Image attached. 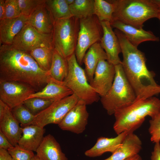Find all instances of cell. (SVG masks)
Listing matches in <instances>:
<instances>
[{
    "instance_id": "obj_1",
    "label": "cell",
    "mask_w": 160,
    "mask_h": 160,
    "mask_svg": "<svg viewBox=\"0 0 160 160\" xmlns=\"http://www.w3.org/2000/svg\"><path fill=\"white\" fill-rule=\"evenodd\" d=\"M51 79L48 72L40 68L29 53L20 50L12 45L0 44V81L24 83L37 92Z\"/></svg>"
},
{
    "instance_id": "obj_2",
    "label": "cell",
    "mask_w": 160,
    "mask_h": 160,
    "mask_svg": "<svg viewBox=\"0 0 160 160\" xmlns=\"http://www.w3.org/2000/svg\"><path fill=\"white\" fill-rule=\"evenodd\" d=\"M114 32L121 48L122 67L136 99H146L160 93V85L154 79L155 73L147 67L144 53L132 44L119 30L116 29Z\"/></svg>"
},
{
    "instance_id": "obj_3",
    "label": "cell",
    "mask_w": 160,
    "mask_h": 160,
    "mask_svg": "<svg viewBox=\"0 0 160 160\" xmlns=\"http://www.w3.org/2000/svg\"><path fill=\"white\" fill-rule=\"evenodd\" d=\"M160 112L159 98L153 96L136 99L131 105L115 112L113 129L117 135L125 132H133L141 125L146 116L153 118Z\"/></svg>"
},
{
    "instance_id": "obj_4",
    "label": "cell",
    "mask_w": 160,
    "mask_h": 160,
    "mask_svg": "<svg viewBox=\"0 0 160 160\" xmlns=\"http://www.w3.org/2000/svg\"><path fill=\"white\" fill-rule=\"evenodd\" d=\"M114 6L112 20H119L138 28L148 20L160 15V0L108 1Z\"/></svg>"
},
{
    "instance_id": "obj_5",
    "label": "cell",
    "mask_w": 160,
    "mask_h": 160,
    "mask_svg": "<svg viewBox=\"0 0 160 160\" xmlns=\"http://www.w3.org/2000/svg\"><path fill=\"white\" fill-rule=\"evenodd\" d=\"M115 67L116 74L112 86L100 99L103 107L110 115L129 106L136 99L135 92L125 75L121 63L115 65Z\"/></svg>"
},
{
    "instance_id": "obj_6",
    "label": "cell",
    "mask_w": 160,
    "mask_h": 160,
    "mask_svg": "<svg viewBox=\"0 0 160 160\" xmlns=\"http://www.w3.org/2000/svg\"><path fill=\"white\" fill-rule=\"evenodd\" d=\"M79 28V20L74 17L54 20L53 46L66 59L75 53Z\"/></svg>"
},
{
    "instance_id": "obj_7",
    "label": "cell",
    "mask_w": 160,
    "mask_h": 160,
    "mask_svg": "<svg viewBox=\"0 0 160 160\" xmlns=\"http://www.w3.org/2000/svg\"><path fill=\"white\" fill-rule=\"evenodd\" d=\"M66 59L68 71L63 84L87 105L97 102L100 99L99 95L89 83L85 70L78 63L75 53Z\"/></svg>"
},
{
    "instance_id": "obj_8",
    "label": "cell",
    "mask_w": 160,
    "mask_h": 160,
    "mask_svg": "<svg viewBox=\"0 0 160 160\" xmlns=\"http://www.w3.org/2000/svg\"><path fill=\"white\" fill-rule=\"evenodd\" d=\"M94 15L79 19V28L75 54L80 65L83 63L87 50L94 44L100 42L102 37L99 26L100 24Z\"/></svg>"
},
{
    "instance_id": "obj_9",
    "label": "cell",
    "mask_w": 160,
    "mask_h": 160,
    "mask_svg": "<svg viewBox=\"0 0 160 160\" xmlns=\"http://www.w3.org/2000/svg\"><path fill=\"white\" fill-rule=\"evenodd\" d=\"M74 94L54 101L49 106L35 116L32 125L44 128L49 124H59L79 100Z\"/></svg>"
},
{
    "instance_id": "obj_10",
    "label": "cell",
    "mask_w": 160,
    "mask_h": 160,
    "mask_svg": "<svg viewBox=\"0 0 160 160\" xmlns=\"http://www.w3.org/2000/svg\"><path fill=\"white\" fill-rule=\"evenodd\" d=\"M12 45L20 50L28 53L38 47H53L52 33L40 32L28 23L15 37Z\"/></svg>"
},
{
    "instance_id": "obj_11",
    "label": "cell",
    "mask_w": 160,
    "mask_h": 160,
    "mask_svg": "<svg viewBox=\"0 0 160 160\" xmlns=\"http://www.w3.org/2000/svg\"><path fill=\"white\" fill-rule=\"evenodd\" d=\"M36 92L31 86L14 81H0V100L11 109L22 104Z\"/></svg>"
},
{
    "instance_id": "obj_12",
    "label": "cell",
    "mask_w": 160,
    "mask_h": 160,
    "mask_svg": "<svg viewBox=\"0 0 160 160\" xmlns=\"http://www.w3.org/2000/svg\"><path fill=\"white\" fill-rule=\"evenodd\" d=\"M86 105L84 101L79 100L58 124L59 127L76 134L82 133L85 129L89 117Z\"/></svg>"
},
{
    "instance_id": "obj_13",
    "label": "cell",
    "mask_w": 160,
    "mask_h": 160,
    "mask_svg": "<svg viewBox=\"0 0 160 160\" xmlns=\"http://www.w3.org/2000/svg\"><path fill=\"white\" fill-rule=\"evenodd\" d=\"M115 74V65L107 60H101L97 64L93 78L89 84L99 96H103L112 86Z\"/></svg>"
},
{
    "instance_id": "obj_14",
    "label": "cell",
    "mask_w": 160,
    "mask_h": 160,
    "mask_svg": "<svg viewBox=\"0 0 160 160\" xmlns=\"http://www.w3.org/2000/svg\"><path fill=\"white\" fill-rule=\"evenodd\" d=\"M19 123L11 109L0 100V131L14 146L18 144L22 135Z\"/></svg>"
},
{
    "instance_id": "obj_15",
    "label": "cell",
    "mask_w": 160,
    "mask_h": 160,
    "mask_svg": "<svg viewBox=\"0 0 160 160\" xmlns=\"http://www.w3.org/2000/svg\"><path fill=\"white\" fill-rule=\"evenodd\" d=\"M100 23L103 33L100 43L106 53L107 60L114 65L121 63L119 56V53L121 52V47L110 22L102 21Z\"/></svg>"
},
{
    "instance_id": "obj_16",
    "label": "cell",
    "mask_w": 160,
    "mask_h": 160,
    "mask_svg": "<svg viewBox=\"0 0 160 160\" xmlns=\"http://www.w3.org/2000/svg\"><path fill=\"white\" fill-rule=\"evenodd\" d=\"M112 27L122 32L129 41L133 45L137 47L141 43L147 41L158 42L159 37L150 31H146L125 24L119 20H113L110 22Z\"/></svg>"
},
{
    "instance_id": "obj_17",
    "label": "cell",
    "mask_w": 160,
    "mask_h": 160,
    "mask_svg": "<svg viewBox=\"0 0 160 160\" xmlns=\"http://www.w3.org/2000/svg\"><path fill=\"white\" fill-rule=\"evenodd\" d=\"M28 21V17L22 14L12 18L0 20V44L12 45L17 35Z\"/></svg>"
},
{
    "instance_id": "obj_18",
    "label": "cell",
    "mask_w": 160,
    "mask_h": 160,
    "mask_svg": "<svg viewBox=\"0 0 160 160\" xmlns=\"http://www.w3.org/2000/svg\"><path fill=\"white\" fill-rule=\"evenodd\" d=\"M54 19L44 1L28 17V23L38 31L45 34L52 33Z\"/></svg>"
},
{
    "instance_id": "obj_19",
    "label": "cell",
    "mask_w": 160,
    "mask_h": 160,
    "mask_svg": "<svg viewBox=\"0 0 160 160\" xmlns=\"http://www.w3.org/2000/svg\"><path fill=\"white\" fill-rule=\"evenodd\" d=\"M142 142L133 132L128 133L121 145L109 157L103 160H124L138 154L142 149Z\"/></svg>"
},
{
    "instance_id": "obj_20",
    "label": "cell",
    "mask_w": 160,
    "mask_h": 160,
    "mask_svg": "<svg viewBox=\"0 0 160 160\" xmlns=\"http://www.w3.org/2000/svg\"><path fill=\"white\" fill-rule=\"evenodd\" d=\"M128 133H129L124 132L115 137H98L94 145L86 151L84 154L87 156L94 157L100 156L106 152L112 153L121 145Z\"/></svg>"
},
{
    "instance_id": "obj_21",
    "label": "cell",
    "mask_w": 160,
    "mask_h": 160,
    "mask_svg": "<svg viewBox=\"0 0 160 160\" xmlns=\"http://www.w3.org/2000/svg\"><path fill=\"white\" fill-rule=\"evenodd\" d=\"M63 82L58 81L51 78L41 90L31 95L28 99L39 97L54 102L72 95V91L64 85Z\"/></svg>"
},
{
    "instance_id": "obj_22",
    "label": "cell",
    "mask_w": 160,
    "mask_h": 160,
    "mask_svg": "<svg viewBox=\"0 0 160 160\" xmlns=\"http://www.w3.org/2000/svg\"><path fill=\"white\" fill-rule=\"evenodd\" d=\"M22 135L18 143L21 147L36 152L44 138V128L31 125L22 127Z\"/></svg>"
},
{
    "instance_id": "obj_23",
    "label": "cell",
    "mask_w": 160,
    "mask_h": 160,
    "mask_svg": "<svg viewBox=\"0 0 160 160\" xmlns=\"http://www.w3.org/2000/svg\"><path fill=\"white\" fill-rule=\"evenodd\" d=\"M36 155L41 160H68L61 150L59 144L51 134L44 137L36 151Z\"/></svg>"
},
{
    "instance_id": "obj_24",
    "label": "cell",
    "mask_w": 160,
    "mask_h": 160,
    "mask_svg": "<svg viewBox=\"0 0 160 160\" xmlns=\"http://www.w3.org/2000/svg\"><path fill=\"white\" fill-rule=\"evenodd\" d=\"M106 53L100 42L91 46L85 54L83 60L85 65V72L88 82L92 80L95 72L99 62L101 60H107Z\"/></svg>"
},
{
    "instance_id": "obj_25",
    "label": "cell",
    "mask_w": 160,
    "mask_h": 160,
    "mask_svg": "<svg viewBox=\"0 0 160 160\" xmlns=\"http://www.w3.org/2000/svg\"><path fill=\"white\" fill-rule=\"evenodd\" d=\"M68 71L67 59L55 49L51 65L48 71L49 75L56 81L63 82L67 77Z\"/></svg>"
},
{
    "instance_id": "obj_26",
    "label": "cell",
    "mask_w": 160,
    "mask_h": 160,
    "mask_svg": "<svg viewBox=\"0 0 160 160\" xmlns=\"http://www.w3.org/2000/svg\"><path fill=\"white\" fill-rule=\"evenodd\" d=\"M55 49L53 47H40L29 53L42 70L48 72L50 69Z\"/></svg>"
},
{
    "instance_id": "obj_27",
    "label": "cell",
    "mask_w": 160,
    "mask_h": 160,
    "mask_svg": "<svg viewBox=\"0 0 160 160\" xmlns=\"http://www.w3.org/2000/svg\"><path fill=\"white\" fill-rule=\"evenodd\" d=\"M94 2L95 0H75L69 6L73 16L79 20L94 15Z\"/></svg>"
},
{
    "instance_id": "obj_28",
    "label": "cell",
    "mask_w": 160,
    "mask_h": 160,
    "mask_svg": "<svg viewBox=\"0 0 160 160\" xmlns=\"http://www.w3.org/2000/svg\"><path fill=\"white\" fill-rule=\"evenodd\" d=\"M45 3L54 20L73 17L65 0H45Z\"/></svg>"
},
{
    "instance_id": "obj_29",
    "label": "cell",
    "mask_w": 160,
    "mask_h": 160,
    "mask_svg": "<svg viewBox=\"0 0 160 160\" xmlns=\"http://www.w3.org/2000/svg\"><path fill=\"white\" fill-rule=\"evenodd\" d=\"M113 4L104 0H95L94 14L96 15L99 22H111L114 12Z\"/></svg>"
},
{
    "instance_id": "obj_30",
    "label": "cell",
    "mask_w": 160,
    "mask_h": 160,
    "mask_svg": "<svg viewBox=\"0 0 160 160\" xmlns=\"http://www.w3.org/2000/svg\"><path fill=\"white\" fill-rule=\"evenodd\" d=\"M12 114L21 126L25 127L32 125L35 116L33 115L23 103L11 109Z\"/></svg>"
},
{
    "instance_id": "obj_31",
    "label": "cell",
    "mask_w": 160,
    "mask_h": 160,
    "mask_svg": "<svg viewBox=\"0 0 160 160\" xmlns=\"http://www.w3.org/2000/svg\"><path fill=\"white\" fill-rule=\"evenodd\" d=\"M53 102L51 100L35 97L26 99L23 104L35 116L46 109Z\"/></svg>"
},
{
    "instance_id": "obj_32",
    "label": "cell",
    "mask_w": 160,
    "mask_h": 160,
    "mask_svg": "<svg viewBox=\"0 0 160 160\" xmlns=\"http://www.w3.org/2000/svg\"><path fill=\"white\" fill-rule=\"evenodd\" d=\"M7 151L13 160H32L35 155L33 151L25 149L18 144Z\"/></svg>"
},
{
    "instance_id": "obj_33",
    "label": "cell",
    "mask_w": 160,
    "mask_h": 160,
    "mask_svg": "<svg viewBox=\"0 0 160 160\" xmlns=\"http://www.w3.org/2000/svg\"><path fill=\"white\" fill-rule=\"evenodd\" d=\"M148 131L151 135L150 140L155 143L160 141V112L149 121Z\"/></svg>"
},
{
    "instance_id": "obj_34",
    "label": "cell",
    "mask_w": 160,
    "mask_h": 160,
    "mask_svg": "<svg viewBox=\"0 0 160 160\" xmlns=\"http://www.w3.org/2000/svg\"><path fill=\"white\" fill-rule=\"evenodd\" d=\"M44 0H17L22 14L28 17Z\"/></svg>"
},
{
    "instance_id": "obj_35",
    "label": "cell",
    "mask_w": 160,
    "mask_h": 160,
    "mask_svg": "<svg viewBox=\"0 0 160 160\" xmlns=\"http://www.w3.org/2000/svg\"><path fill=\"white\" fill-rule=\"evenodd\" d=\"M5 18L17 17L22 14L17 0H5Z\"/></svg>"
},
{
    "instance_id": "obj_36",
    "label": "cell",
    "mask_w": 160,
    "mask_h": 160,
    "mask_svg": "<svg viewBox=\"0 0 160 160\" xmlns=\"http://www.w3.org/2000/svg\"><path fill=\"white\" fill-rule=\"evenodd\" d=\"M14 146L6 136L0 131V148L8 150Z\"/></svg>"
},
{
    "instance_id": "obj_37",
    "label": "cell",
    "mask_w": 160,
    "mask_h": 160,
    "mask_svg": "<svg viewBox=\"0 0 160 160\" xmlns=\"http://www.w3.org/2000/svg\"><path fill=\"white\" fill-rule=\"evenodd\" d=\"M151 160H160V144L155 143L153 151L151 152Z\"/></svg>"
},
{
    "instance_id": "obj_38",
    "label": "cell",
    "mask_w": 160,
    "mask_h": 160,
    "mask_svg": "<svg viewBox=\"0 0 160 160\" xmlns=\"http://www.w3.org/2000/svg\"><path fill=\"white\" fill-rule=\"evenodd\" d=\"M0 160H13L7 150L0 148Z\"/></svg>"
},
{
    "instance_id": "obj_39",
    "label": "cell",
    "mask_w": 160,
    "mask_h": 160,
    "mask_svg": "<svg viewBox=\"0 0 160 160\" xmlns=\"http://www.w3.org/2000/svg\"><path fill=\"white\" fill-rule=\"evenodd\" d=\"M5 0H0V20L5 18Z\"/></svg>"
},
{
    "instance_id": "obj_40",
    "label": "cell",
    "mask_w": 160,
    "mask_h": 160,
    "mask_svg": "<svg viewBox=\"0 0 160 160\" xmlns=\"http://www.w3.org/2000/svg\"><path fill=\"white\" fill-rule=\"evenodd\" d=\"M124 160H142V159L141 156L138 154H137L129 157Z\"/></svg>"
},
{
    "instance_id": "obj_41",
    "label": "cell",
    "mask_w": 160,
    "mask_h": 160,
    "mask_svg": "<svg viewBox=\"0 0 160 160\" xmlns=\"http://www.w3.org/2000/svg\"><path fill=\"white\" fill-rule=\"evenodd\" d=\"M75 0H65L67 4L69 6L72 4Z\"/></svg>"
},
{
    "instance_id": "obj_42",
    "label": "cell",
    "mask_w": 160,
    "mask_h": 160,
    "mask_svg": "<svg viewBox=\"0 0 160 160\" xmlns=\"http://www.w3.org/2000/svg\"><path fill=\"white\" fill-rule=\"evenodd\" d=\"M32 160H41L36 155H35Z\"/></svg>"
},
{
    "instance_id": "obj_43",
    "label": "cell",
    "mask_w": 160,
    "mask_h": 160,
    "mask_svg": "<svg viewBox=\"0 0 160 160\" xmlns=\"http://www.w3.org/2000/svg\"><path fill=\"white\" fill-rule=\"evenodd\" d=\"M157 18H158L160 21V15H159Z\"/></svg>"
}]
</instances>
